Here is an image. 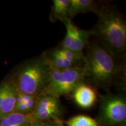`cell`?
Here are the masks:
<instances>
[{"label":"cell","mask_w":126,"mask_h":126,"mask_svg":"<svg viewBox=\"0 0 126 126\" xmlns=\"http://www.w3.org/2000/svg\"><path fill=\"white\" fill-rule=\"evenodd\" d=\"M99 126H124L126 124V99L123 94L108 93L99 95Z\"/></svg>","instance_id":"cell-4"},{"label":"cell","mask_w":126,"mask_h":126,"mask_svg":"<svg viewBox=\"0 0 126 126\" xmlns=\"http://www.w3.org/2000/svg\"><path fill=\"white\" fill-rule=\"evenodd\" d=\"M98 20L91 30L115 59H119L126 50V22L123 14L109 5H100Z\"/></svg>","instance_id":"cell-2"},{"label":"cell","mask_w":126,"mask_h":126,"mask_svg":"<svg viewBox=\"0 0 126 126\" xmlns=\"http://www.w3.org/2000/svg\"><path fill=\"white\" fill-rule=\"evenodd\" d=\"M51 68L43 54L22 63L7 77L18 92L38 96L49 80Z\"/></svg>","instance_id":"cell-3"},{"label":"cell","mask_w":126,"mask_h":126,"mask_svg":"<svg viewBox=\"0 0 126 126\" xmlns=\"http://www.w3.org/2000/svg\"><path fill=\"white\" fill-rule=\"evenodd\" d=\"M42 54L51 70H65L82 67L84 61L70 50L63 49L59 46L47 50Z\"/></svg>","instance_id":"cell-7"},{"label":"cell","mask_w":126,"mask_h":126,"mask_svg":"<svg viewBox=\"0 0 126 126\" xmlns=\"http://www.w3.org/2000/svg\"><path fill=\"white\" fill-rule=\"evenodd\" d=\"M91 36H93L91 31L78 28L76 38L70 51L74 53L79 58L84 60L85 55L83 53V50L88 45V40Z\"/></svg>","instance_id":"cell-12"},{"label":"cell","mask_w":126,"mask_h":126,"mask_svg":"<svg viewBox=\"0 0 126 126\" xmlns=\"http://www.w3.org/2000/svg\"><path fill=\"white\" fill-rule=\"evenodd\" d=\"M71 95L75 103L79 107L85 109L92 108L98 97L94 86L86 83V81L78 85Z\"/></svg>","instance_id":"cell-8"},{"label":"cell","mask_w":126,"mask_h":126,"mask_svg":"<svg viewBox=\"0 0 126 126\" xmlns=\"http://www.w3.org/2000/svg\"><path fill=\"white\" fill-rule=\"evenodd\" d=\"M38 96L28 95L17 91L16 105L14 112L29 114L33 111Z\"/></svg>","instance_id":"cell-11"},{"label":"cell","mask_w":126,"mask_h":126,"mask_svg":"<svg viewBox=\"0 0 126 126\" xmlns=\"http://www.w3.org/2000/svg\"><path fill=\"white\" fill-rule=\"evenodd\" d=\"M85 81L82 67L65 70H51L43 93L58 97L71 95L77 86Z\"/></svg>","instance_id":"cell-5"},{"label":"cell","mask_w":126,"mask_h":126,"mask_svg":"<svg viewBox=\"0 0 126 126\" xmlns=\"http://www.w3.org/2000/svg\"><path fill=\"white\" fill-rule=\"evenodd\" d=\"M5 94L0 108V120L13 113L15 110L17 91L8 77L4 79Z\"/></svg>","instance_id":"cell-9"},{"label":"cell","mask_w":126,"mask_h":126,"mask_svg":"<svg viewBox=\"0 0 126 126\" xmlns=\"http://www.w3.org/2000/svg\"><path fill=\"white\" fill-rule=\"evenodd\" d=\"M53 120L56 122V123L57 124V126H65L64 125V123H63V121L61 120L60 118H56V119H54Z\"/></svg>","instance_id":"cell-19"},{"label":"cell","mask_w":126,"mask_h":126,"mask_svg":"<svg viewBox=\"0 0 126 126\" xmlns=\"http://www.w3.org/2000/svg\"><path fill=\"white\" fill-rule=\"evenodd\" d=\"M85 80L94 87L108 89L120 82L124 74L123 67L102 45L89 46L82 66Z\"/></svg>","instance_id":"cell-1"},{"label":"cell","mask_w":126,"mask_h":126,"mask_svg":"<svg viewBox=\"0 0 126 126\" xmlns=\"http://www.w3.org/2000/svg\"><path fill=\"white\" fill-rule=\"evenodd\" d=\"M67 126H99L96 119L86 115H77L64 122Z\"/></svg>","instance_id":"cell-16"},{"label":"cell","mask_w":126,"mask_h":126,"mask_svg":"<svg viewBox=\"0 0 126 126\" xmlns=\"http://www.w3.org/2000/svg\"><path fill=\"white\" fill-rule=\"evenodd\" d=\"M29 126H57V125L54 120H50L44 122H34L32 123Z\"/></svg>","instance_id":"cell-17"},{"label":"cell","mask_w":126,"mask_h":126,"mask_svg":"<svg viewBox=\"0 0 126 126\" xmlns=\"http://www.w3.org/2000/svg\"><path fill=\"white\" fill-rule=\"evenodd\" d=\"M60 21H61L65 25L66 33L62 42L58 46L63 49L70 50L76 38L78 28L72 23L71 19L69 18L62 19L60 20Z\"/></svg>","instance_id":"cell-14"},{"label":"cell","mask_w":126,"mask_h":126,"mask_svg":"<svg viewBox=\"0 0 126 126\" xmlns=\"http://www.w3.org/2000/svg\"><path fill=\"white\" fill-rule=\"evenodd\" d=\"M5 94V82L4 80L0 83V108H1V104L4 96Z\"/></svg>","instance_id":"cell-18"},{"label":"cell","mask_w":126,"mask_h":126,"mask_svg":"<svg viewBox=\"0 0 126 126\" xmlns=\"http://www.w3.org/2000/svg\"><path fill=\"white\" fill-rule=\"evenodd\" d=\"M99 8L98 3L94 0H70L69 18L71 19L77 15L87 12L97 15Z\"/></svg>","instance_id":"cell-10"},{"label":"cell","mask_w":126,"mask_h":126,"mask_svg":"<svg viewBox=\"0 0 126 126\" xmlns=\"http://www.w3.org/2000/svg\"><path fill=\"white\" fill-rule=\"evenodd\" d=\"M64 111L60 97L43 93L37 97L35 107L31 114L34 122H44L60 118Z\"/></svg>","instance_id":"cell-6"},{"label":"cell","mask_w":126,"mask_h":126,"mask_svg":"<svg viewBox=\"0 0 126 126\" xmlns=\"http://www.w3.org/2000/svg\"><path fill=\"white\" fill-rule=\"evenodd\" d=\"M70 0H54L50 14V20L55 22L57 20L69 18V8Z\"/></svg>","instance_id":"cell-15"},{"label":"cell","mask_w":126,"mask_h":126,"mask_svg":"<svg viewBox=\"0 0 126 126\" xmlns=\"http://www.w3.org/2000/svg\"><path fill=\"white\" fill-rule=\"evenodd\" d=\"M34 122L32 115L13 112L0 120V126H29Z\"/></svg>","instance_id":"cell-13"}]
</instances>
